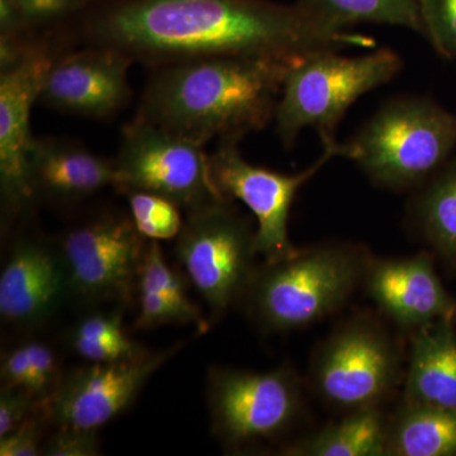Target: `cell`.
Wrapping results in <instances>:
<instances>
[{
    "label": "cell",
    "mask_w": 456,
    "mask_h": 456,
    "mask_svg": "<svg viewBox=\"0 0 456 456\" xmlns=\"http://www.w3.org/2000/svg\"><path fill=\"white\" fill-rule=\"evenodd\" d=\"M132 218L101 216L69 231L60 242L70 298L89 305H127L139 283L147 245Z\"/></svg>",
    "instance_id": "cell-11"
},
{
    "label": "cell",
    "mask_w": 456,
    "mask_h": 456,
    "mask_svg": "<svg viewBox=\"0 0 456 456\" xmlns=\"http://www.w3.org/2000/svg\"><path fill=\"white\" fill-rule=\"evenodd\" d=\"M137 284H139V289L161 294L183 310L193 314L194 317L208 322L200 308L188 298L185 281L175 270L167 265L160 245L156 240H150L147 245Z\"/></svg>",
    "instance_id": "cell-25"
},
{
    "label": "cell",
    "mask_w": 456,
    "mask_h": 456,
    "mask_svg": "<svg viewBox=\"0 0 456 456\" xmlns=\"http://www.w3.org/2000/svg\"><path fill=\"white\" fill-rule=\"evenodd\" d=\"M387 455L456 456V410L404 401L388 426Z\"/></svg>",
    "instance_id": "cell-20"
},
{
    "label": "cell",
    "mask_w": 456,
    "mask_h": 456,
    "mask_svg": "<svg viewBox=\"0 0 456 456\" xmlns=\"http://www.w3.org/2000/svg\"><path fill=\"white\" fill-rule=\"evenodd\" d=\"M411 216L435 253L456 264V159L417 189Z\"/></svg>",
    "instance_id": "cell-21"
},
{
    "label": "cell",
    "mask_w": 456,
    "mask_h": 456,
    "mask_svg": "<svg viewBox=\"0 0 456 456\" xmlns=\"http://www.w3.org/2000/svg\"><path fill=\"white\" fill-rule=\"evenodd\" d=\"M98 431L57 428L55 434L42 445V455L95 456L99 455Z\"/></svg>",
    "instance_id": "cell-30"
},
{
    "label": "cell",
    "mask_w": 456,
    "mask_h": 456,
    "mask_svg": "<svg viewBox=\"0 0 456 456\" xmlns=\"http://www.w3.org/2000/svg\"><path fill=\"white\" fill-rule=\"evenodd\" d=\"M406 401L456 410V332L441 320L416 330L406 377Z\"/></svg>",
    "instance_id": "cell-18"
},
{
    "label": "cell",
    "mask_w": 456,
    "mask_h": 456,
    "mask_svg": "<svg viewBox=\"0 0 456 456\" xmlns=\"http://www.w3.org/2000/svg\"><path fill=\"white\" fill-rule=\"evenodd\" d=\"M388 422L379 407L351 411L338 424L327 426L283 450L289 456H384Z\"/></svg>",
    "instance_id": "cell-19"
},
{
    "label": "cell",
    "mask_w": 456,
    "mask_h": 456,
    "mask_svg": "<svg viewBox=\"0 0 456 456\" xmlns=\"http://www.w3.org/2000/svg\"><path fill=\"white\" fill-rule=\"evenodd\" d=\"M70 298L61 251L40 240L14 245L0 275V314L12 325L36 326Z\"/></svg>",
    "instance_id": "cell-16"
},
{
    "label": "cell",
    "mask_w": 456,
    "mask_h": 456,
    "mask_svg": "<svg viewBox=\"0 0 456 456\" xmlns=\"http://www.w3.org/2000/svg\"><path fill=\"white\" fill-rule=\"evenodd\" d=\"M424 37L440 56L456 60V0H417Z\"/></svg>",
    "instance_id": "cell-26"
},
{
    "label": "cell",
    "mask_w": 456,
    "mask_h": 456,
    "mask_svg": "<svg viewBox=\"0 0 456 456\" xmlns=\"http://www.w3.org/2000/svg\"><path fill=\"white\" fill-rule=\"evenodd\" d=\"M49 421L42 402L37 410L25 419L17 428L0 437V455L2 456H37L42 455V425Z\"/></svg>",
    "instance_id": "cell-29"
},
{
    "label": "cell",
    "mask_w": 456,
    "mask_h": 456,
    "mask_svg": "<svg viewBox=\"0 0 456 456\" xmlns=\"http://www.w3.org/2000/svg\"><path fill=\"white\" fill-rule=\"evenodd\" d=\"M362 284L380 311L399 326L416 331L455 318L454 299L441 284L428 254L370 259Z\"/></svg>",
    "instance_id": "cell-15"
},
{
    "label": "cell",
    "mask_w": 456,
    "mask_h": 456,
    "mask_svg": "<svg viewBox=\"0 0 456 456\" xmlns=\"http://www.w3.org/2000/svg\"><path fill=\"white\" fill-rule=\"evenodd\" d=\"M455 150L456 113L421 95L389 99L341 142L342 158L389 191L419 189L452 160Z\"/></svg>",
    "instance_id": "cell-3"
},
{
    "label": "cell",
    "mask_w": 456,
    "mask_h": 456,
    "mask_svg": "<svg viewBox=\"0 0 456 456\" xmlns=\"http://www.w3.org/2000/svg\"><path fill=\"white\" fill-rule=\"evenodd\" d=\"M301 57L220 56L165 64L143 93L140 117L203 146L213 139L241 141L274 119L285 77Z\"/></svg>",
    "instance_id": "cell-2"
},
{
    "label": "cell",
    "mask_w": 456,
    "mask_h": 456,
    "mask_svg": "<svg viewBox=\"0 0 456 456\" xmlns=\"http://www.w3.org/2000/svg\"><path fill=\"white\" fill-rule=\"evenodd\" d=\"M82 0H14L23 28L41 25L68 13Z\"/></svg>",
    "instance_id": "cell-32"
},
{
    "label": "cell",
    "mask_w": 456,
    "mask_h": 456,
    "mask_svg": "<svg viewBox=\"0 0 456 456\" xmlns=\"http://www.w3.org/2000/svg\"><path fill=\"white\" fill-rule=\"evenodd\" d=\"M25 346L31 371L28 392L38 401H46L62 377L59 359L53 347L45 342L28 341Z\"/></svg>",
    "instance_id": "cell-28"
},
{
    "label": "cell",
    "mask_w": 456,
    "mask_h": 456,
    "mask_svg": "<svg viewBox=\"0 0 456 456\" xmlns=\"http://www.w3.org/2000/svg\"><path fill=\"white\" fill-rule=\"evenodd\" d=\"M97 46L145 61L220 56L297 57L371 49L373 38L317 22L297 4L268 0H134L93 26Z\"/></svg>",
    "instance_id": "cell-1"
},
{
    "label": "cell",
    "mask_w": 456,
    "mask_h": 456,
    "mask_svg": "<svg viewBox=\"0 0 456 456\" xmlns=\"http://www.w3.org/2000/svg\"><path fill=\"white\" fill-rule=\"evenodd\" d=\"M182 345L128 362H92L62 374L55 391L42 402L57 428L98 431L134 403L147 380Z\"/></svg>",
    "instance_id": "cell-12"
},
{
    "label": "cell",
    "mask_w": 456,
    "mask_h": 456,
    "mask_svg": "<svg viewBox=\"0 0 456 456\" xmlns=\"http://www.w3.org/2000/svg\"><path fill=\"white\" fill-rule=\"evenodd\" d=\"M114 165L117 188L158 194L188 216L227 200L215 184L203 145L140 116L123 128Z\"/></svg>",
    "instance_id": "cell-7"
},
{
    "label": "cell",
    "mask_w": 456,
    "mask_h": 456,
    "mask_svg": "<svg viewBox=\"0 0 456 456\" xmlns=\"http://www.w3.org/2000/svg\"><path fill=\"white\" fill-rule=\"evenodd\" d=\"M53 64L46 50L33 46L17 65L0 75V188L7 216L20 215L35 200L28 175L35 140L29 118Z\"/></svg>",
    "instance_id": "cell-13"
},
{
    "label": "cell",
    "mask_w": 456,
    "mask_h": 456,
    "mask_svg": "<svg viewBox=\"0 0 456 456\" xmlns=\"http://www.w3.org/2000/svg\"><path fill=\"white\" fill-rule=\"evenodd\" d=\"M256 255V230L228 200L189 215L176 241L180 265L216 320L244 298Z\"/></svg>",
    "instance_id": "cell-6"
},
{
    "label": "cell",
    "mask_w": 456,
    "mask_h": 456,
    "mask_svg": "<svg viewBox=\"0 0 456 456\" xmlns=\"http://www.w3.org/2000/svg\"><path fill=\"white\" fill-rule=\"evenodd\" d=\"M139 292L140 314L134 322L136 329L149 330L170 323H183L196 326L200 334L208 331L209 322L194 317L175 303L169 301L167 297L151 290L139 289Z\"/></svg>",
    "instance_id": "cell-27"
},
{
    "label": "cell",
    "mask_w": 456,
    "mask_h": 456,
    "mask_svg": "<svg viewBox=\"0 0 456 456\" xmlns=\"http://www.w3.org/2000/svg\"><path fill=\"white\" fill-rule=\"evenodd\" d=\"M341 50H320L302 56L285 77L275 110V130L290 149L305 128H314L322 145H335L336 128L347 110L370 90L402 70L401 56L391 49L347 57Z\"/></svg>",
    "instance_id": "cell-5"
},
{
    "label": "cell",
    "mask_w": 456,
    "mask_h": 456,
    "mask_svg": "<svg viewBox=\"0 0 456 456\" xmlns=\"http://www.w3.org/2000/svg\"><path fill=\"white\" fill-rule=\"evenodd\" d=\"M401 370V353L391 336L370 320H354L317 350L312 384L327 403L351 412L379 407L397 387Z\"/></svg>",
    "instance_id": "cell-9"
},
{
    "label": "cell",
    "mask_w": 456,
    "mask_h": 456,
    "mask_svg": "<svg viewBox=\"0 0 456 456\" xmlns=\"http://www.w3.org/2000/svg\"><path fill=\"white\" fill-rule=\"evenodd\" d=\"M70 344L83 359L102 364L128 362L149 354L126 334L119 311L84 317L71 331Z\"/></svg>",
    "instance_id": "cell-23"
},
{
    "label": "cell",
    "mask_w": 456,
    "mask_h": 456,
    "mask_svg": "<svg viewBox=\"0 0 456 456\" xmlns=\"http://www.w3.org/2000/svg\"><path fill=\"white\" fill-rule=\"evenodd\" d=\"M33 197L70 203L118 187L116 165L86 147L60 139H35L28 156Z\"/></svg>",
    "instance_id": "cell-17"
},
{
    "label": "cell",
    "mask_w": 456,
    "mask_h": 456,
    "mask_svg": "<svg viewBox=\"0 0 456 456\" xmlns=\"http://www.w3.org/2000/svg\"><path fill=\"white\" fill-rule=\"evenodd\" d=\"M369 259L359 246L325 242L264 263L246 290V308L268 331L314 325L340 310L364 281Z\"/></svg>",
    "instance_id": "cell-4"
},
{
    "label": "cell",
    "mask_w": 456,
    "mask_h": 456,
    "mask_svg": "<svg viewBox=\"0 0 456 456\" xmlns=\"http://www.w3.org/2000/svg\"><path fill=\"white\" fill-rule=\"evenodd\" d=\"M41 402L25 389L2 386L0 389V437L17 428L37 410Z\"/></svg>",
    "instance_id": "cell-31"
},
{
    "label": "cell",
    "mask_w": 456,
    "mask_h": 456,
    "mask_svg": "<svg viewBox=\"0 0 456 456\" xmlns=\"http://www.w3.org/2000/svg\"><path fill=\"white\" fill-rule=\"evenodd\" d=\"M0 375H2V386L14 387L28 392L31 371H29L25 344L3 354Z\"/></svg>",
    "instance_id": "cell-33"
},
{
    "label": "cell",
    "mask_w": 456,
    "mask_h": 456,
    "mask_svg": "<svg viewBox=\"0 0 456 456\" xmlns=\"http://www.w3.org/2000/svg\"><path fill=\"white\" fill-rule=\"evenodd\" d=\"M131 56L112 47L75 53L53 61L40 99L61 112L110 118L130 102Z\"/></svg>",
    "instance_id": "cell-14"
},
{
    "label": "cell",
    "mask_w": 456,
    "mask_h": 456,
    "mask_svg": "<svg viewBox=\"0 0 456 456\" xmlns=\"http://www.w3.org/2000/svg\"><path fill=\"white\" fill-rule=\"evenodd\" d=\"M308 16L338 31L360 23L404 27L424 36L417 0H297Z\"/></svg>",
    "instance_id": "cell-22"
},
{
    "label": "cell",
    "mask_w": 456,
    "mask_h": 456,
    "mask_svg": "<svg viewBox=\"0 0 456 456\" xmlns=\"http://www.w3.org/2000/svg\"><path fill=\"white\" fill-rule=\"evenodd\" d=\"M237 140L220 141L209 155L212 178L222 196L239 200L256 218V250L265 263H277L298 253L288 233L290 208L299 189L314 178L335 156H341V142L323 146L320 158L301 173L287 174L264 169L242 158Z\"/></svg>",
    "instance_id": "cell-10"
},
{
    "label": "cell",
    "mask_w": 456,
    "mask_h": 456,
    "mask_svg": "<svg viewBox=\"0 0 456 456\" xmlns=\"http://www.w3.org/2000/svg\"><path fill=\"white\" fill-rule=\"evenodd\" d=\"M131 218L141 235L149 240H170L179 235L183 222L179 207L167 198L143 191H125Z\"/></svg>",
    "instance_id": "cell-24"
},
{
    "label": "cell",
    "mask_w": 456,
    "mask_h": 456,
    "mask_svg": "<svg viewBox=\"0 0 456 456\" xmlns=\"http://www.w3.org/2000/svg\"><path fill=\"white\" fill-rule=\"evenodd\" d=\"M207 401L216 439L239 452L278 439L292 428L301 413V382L288 367H215L208 370Z\"/></svg>",
    "instance_id": "cell-8"
}]
</instances>
